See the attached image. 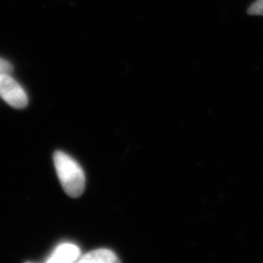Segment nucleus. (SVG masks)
I'll use <instances>...</instances> for the list:
<instances>
[{"instance_id":"nucleus-1","label":"nucleus","mask_w":263,"mask_h":263,"mask_svg":"<svg viewBox=\"0 0 263 263\" xmlns=\"http://www.w3.org/2000/svg\"><path fill=\"white\" fill-rule=\"evenodd\" d=\"M54 165L61 184L68 196L80 197L84 192V172L80 165L63 151H57L53 156Z\"/></svg>"},{"instance_id":"nucleus-2","label":"nucleus","mask_w":263,"mask_h":263,"mask_svg":"<svg viewBox=\"0 0 263 263\" xmlns=\"http://www.w3.org/2000/svg\"><path fill=\"white\" fill-rule=\"evenodd\" d=\"M0 97L15 108H25L28 104V95L11 76H0Z\"/></svg>"},{"instance_id":"nucleus-3","label":"nucleus","mask_w":263,"mask_h":263,"mask_svg":"<svg viewBox=\"0 0 263 263\" xmlns=\"http://www.w3.org/2000/svg\"><path fill=\"white\" fill-rule=\"evenodd\" d=\"M80 257V250L74 244L64 243L58 246L46 262L71 263L77 261Z\"/></svg>"},{"instance_id":"nucleus-4","label":"nucleus","mask_w":263,"mask_h":263,"mask_svg":"<svg viewBox=\"0 0 263 263\" xmlns=\"http://www.w3.org/2000/svg\"><path fill=\"white\" fill-rule=\"evenodd\" d=\"M77 261L81 263H116L120 262V259L112 251L99 249L82 255Z\"/></svg>"},{"instance_id":"nucleus-5","label":"nucleus","mask_w":263,"mask_h":263,"mask_svg":"<svg viewBox=\"0 0 263 263\" xmlns=\"http://www.w3.org/2000/svg\"><path fill=\"white\" fill-rule=\"evenodd\" d=\"M248 13L250 15L263 16V0H256L254 4L250 6V8L248 9Z\"/></svg>"},{"instance_id":"nucleus-6","label":"nucleus","mask_w":263,"mask_h":263,"mask_svg":"<svg viewBox=\"0 0 263 263\" xmlns=\"http://www.w3.org/2000/svg\"><path fill=\"white\" fill-rule=\"evenodd\" d=\"M13 73V66L8 61L0 58V76H11Z\"/></svg>"}]
</instances>
